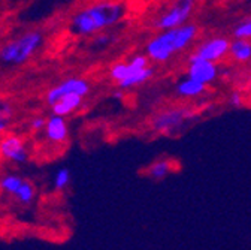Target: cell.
I'll return each instance as SVG.
<instances>
[{
  "label": "cell",
  "instance_id": "1",
  "mask_svg": "<svg viewBox=\"0 0 251 250\" xmlns=\"http://www.w3.org/2000/svg\"><path fill=\"white\" fill-rule=\"evenodd\" d=\"M126 15V6L118 0H102L76 11L69 21L71 33L79 38L94 36L118 24Z\"/></svg>",
  "mask_w": 251,
  "mask_h": 250
},
{
  "label": "cell",
  "instance_id": "2",
  "mask_svg": "<svg viewBox=\"0 0 251 250\" xmlns=\"http://www.w3.org/2000/svg\"><path fill=\"white\" fill-rule=\"evenodd\" d=\"M199 35V27L195 23H185L179 27L163 30L145 45V54L150 60L165 63L175 54L184 51Z\"/></svg>",
  "mask_w": 251,
  "mask_h": 250
},
{
  "label": "cell",
  "instance_id": "3",
  "mask_svg": "<svg viewBox=\"0 0 251 250\" xmlns=\"http://www.w3.org/2000/svg\"><path fill=\"white\" fill-rule=\"evenodd\" d=\"M44 41L45 38L41 30L24 32L0 47V61L9 66L24 65L42 48Z\"/></svg>",
  "mask_w": 251,
  "mask_h": 250
},
{
  "label": "cell",
  "instance_id": "4",
  "mask_svg": "<svg viewBox=\"0 0 251 250\" xmlns=\"http://www.w3.org/2000/svg\"><path fill=\"white\" fill-rule=\"evenodd\" d=\"M192 118L188 108H169L157 112L150 120V128L160 135H174L182 129L184 124Z\"/></svg>",
  "mask_w": 251,
  "mask_h": 250
},
{
  "label": "cell",
  "instance_id": "5",
  "mask_svg": "<svg viewBox=\"0 0 251 250\" xmlns=\"http://www.w3.org/2000/svg\"><path fill=\"white\" fill-rule=\"evenodd\" d=\"M195 5L196 0H175L174 5L155 21V27L168 30L185 24L193 14Z\"/></svg>",
  "mask_w": 251,
  "mask_h": 250
},
{
  "label": "cell",
  "instance_id": "6",
  "mask_svg": "<svg viewBox=\"0 0 251 250\" xmlns=\"http://www.w3.org/2000/svg\"><path fill=\"white\" fill-rule=\"evenodd\" d=\"M91 90L90 83L85 78H78V77H71L60 81L58 84L52 85L47 93H45V102L48 107H51L54 102H57L61 96L66 95H79V96H87Z\"/></svg>",
  "mask_w": 251,
  "mask_h": 250
},
{
  "label": "cell",
  "instance_id": "7",
  "mask_svg": "<svg viewBox=\"0 0 251 250\" xmlns=\"http://www.w3.org/2000/svg\"><path fill=\"white\" fill-rule=\"evenodd\" d=\"M0 158L15 165H24L30 158V151L20 135L3 134L0 138Z\"/></svg>",
  "mask_w": 251,
  "mask_h": 250
},
{
  "label": "cell",
  "instance_id": "8",
  "mask_svg": "<svg viewBox=\"0 0 251 250\" xmlns=\"http://www.w3.org/2000/svg\"><path fill=\"white\" fill-rule=\"evenodd\" d=\"M187 77H190L205 85L214 83L218 77V66L215 61H209L205 58H199L196 56H190L188 58V69Z\"/></svg>",
  "mask_w": 251,
  "mask_h": 250
},
{
  "label": "cell",
  "instance_id": "9",
  "mask_svg": "<svg viewBox=\"0 0 251 250\" xmlns=\"http://www.w3.org/2000/svg\"><path fill=\"white\" fill-rule=\"evenodd\" d=\"M229 48H230V41L227 38L214 36V38L203 41L196 48L193 56H196L199 58L209 60V61H218V60H222L226 54H229Z\"/></svg>",
  "mask_w": 251,
  "mask_h": 250
},
{
  "label": "cell",
  "instance_id": "10",
  "mask_svg": "<svg viewBox=\"0 0 251 250\" xmlns=\"http://www.w3.org/2000/svg\"><path fill=\"white\" fill-rule=\"evenodd\" d=\"M44 137L50 144H54V145L66 144L69 139V124H68L66 117L51 114L47 118Z\"/></svg>",
  "mask_w": 251,
  "mask_h": 250
},
{
  "label": "cell",
  "instance_id": "11",
  "mask_svg": "<svg viewBox=\"0 0 251 250\" xmlns=\"http://www.w3.org/2000/svg\"><path fill=\"white\" fill-rule=\"evenodd\" d=\"M84 104V96L79 95H66L61 96L57 102H54L51 108V114H57L61 117H69L76 112Z\"/></svg>",
  "mask_w": 251,
  "mask_h": 250
},
{
  "label": "cell",
  "instance_id": "12",
  "mask_svg": "<svg viewBox=\"0 0 251 250\" xmlns=\"http://www.w3.org/2000/svg\"><path fill=\"white\" fill-rule=\"evenodd\" d=\"M206 85L203 83H199L190 77H185L182 78L181 81L176 83V95L179 98H184V99H195L201 95H203Z\"/></svg>",
  "mask_w": 251,
  "mask_h": 250
},
{
  "label": "cell",
  "instance_id": "13",
  "mask_svg": "<svg viewBox=\"0 0 251 250\" xmlns=\"http://www.w3.org/2000/svg\"><path fill=\"white\" fill-rule=\"evenodd\" d=\"M176 171V164L172 159H159V161H154L147 169L145 174L151 178V180H163L166 178L171 172Z\"/></svg>",
  "mask_w": 251,
  "mask_h": 250
},
{
  "label": "cell",
  "instance_id": "14",
  "mask_svg": "<svg viewBox=\"0 0 251 250\" xmlns=\"http://www.w3.org/2000/svg\"><path fill=\"white\" fill-rule=\"evenodd\" d=\"M229 54L239 63H247L251 60V41L244 38H235L230 41Z\"/></svg>",
  "mask_w": 251,
  "mask_h": 250
},
{
  "label": "cell",
  "instance_id": "15",
  "mask_svg": "<svg viewBox=\"0 0 251 250\" xmlns=\"http://www.w3.org/2000/svg\"><path fill=\"white\" fill-rule=\"evenodd\" d=\"M152 75H154V69L151 66H147L145 69H141V71H136V72L130 74L126 80H123L121 83H118L117 87L121 88V90H124V91L126 90H130V88L138 87L139 84L148 81Z\"/></svg>",
  "mask_w": 251,
  "mask_h": 250
},
{
  "label": "cell",
  "instance_id": "16",
  "mask_svg": "<svg viewBox=\"0 0 251 250\" xmlns=\"http://www.w3.org/2000/svg\"><path fill=\"white\" fill-rule=\"evenodd\" d=\"M36 195H38V191H36V186L31 183L30 180H25L23 181V184L20 186V189L15 192L14 198L24 207L30 205L36 199Z\"/></svg>",
  "mask_w": 251,
  "mask_h": 250
},
{
  "label": "cell",
  "instance_id": "17",
  "mask_svg": "<svg viewBox=\"0 0 251 250\" xmlns=\"http://www.w3.org/2000/svg\"><path fill=\"white\" fill-rule=\"evenodd\" d=\"M24 177L15 174V172H9V174H3L0 177V191L6 195L14 196L15 192L20 189V186L23 184Z\"/></svg>",
  "mask_w": 251,
  "mask_h": 250
},
{
  "label": "cell",
  "instance_id": "18",
  "mask_svg": "<svg viewBox=\"0 0 251 250\" xmlns=\"http://www.w3.org/2000/svg\"><path fill=\"white\" fill-rule=\"evenodd\" d=\"M133 72H136V71L132 69V66H130V63H129V60H127V61H117V63H114V65L109 68V78H111L115 84H118V83H121L123 80L127 78L130 74H133Z\"/></svg>",
  "mask_w": 251,
  "mask_h": 250
},
{
  "label": "cell",
  "instance_id": "19",
  "mask_svg": "<svg viewBox=\"0 0 251 250\" xmlns=\"http://www.w3.org/2000/svg\"><path fill=\"white\" fill-rule=\"evenodd\" d=\"M14 118V108L8 101L0 99V134H6Z\"/></svg>",
  "mask_w": 251,
  "mask_h": 250
},
{
  "label": "cell",
  "instance_id": "20",
  "mask_svg": "<svg viewBox=\"0 0 251 250\" xmlns=\"http://www.w3.org/2000/svg\"><path fill=\"white\" fill-rule=\"evenodd\" d=\"M72 181V175H71V171L68 168H60L54 177H52V187H54V191L57 192H63V191H66L69 184Z\"/></svg>",
  "mask_w": 251,
  "mask_h": 250
},
{
  "label": "cell",
  "instance_id": "21",
  "mask_svg": "<svg viewBox=\"0 0 251 250\" xmlns=\"http://www.w3.org/2000/svg\"><path fill=\"white\" fill-rule=\"evenodd\" d=\"M233 36L235 38H244V39H250L251 41V18L241 21L238 26H235L233 28Z\"/></svg>",
  "mask_w": 251,
  "mask_h": 250
},
{
  "label": "cell",
  "instance_id": "22",
  "mask_svg": "<svg viewBox=\"0 0 251 250\" xmlns=\"http://www.w3.org/2000/svg\"><path fill=\"white\" fill-rule=\"evenodd\" d=\"M45 124H47V117L44 115H33L28 120V128L31 132H44L45 129Z\"/></svg>",
  "mask_w": 251,
  "mask_h": 250
},
{
  "label": "cell",
  "instance_id": "23",
  "mask_svg": "<svg viewBox=\"0 0 251 250\" xmlns=\"http://www.w3.org/2000/svg\"><path fill=\"white\" fill-rule=\"evenodd\" d=\"M112 41H114V35L106 33V32H100V33H96V35H94V38H93V45L102 48V47L109 45Z\"/></svg>",
  "mask_w": 251,
  "mask_h": 250
},
{
  "label": "cell",
  "instance_id": "24",
  "mask_svg": "<svg viewBox=\"0 0 251 250\" xmlns=\"http://www.w3.org/2000/svg\"><path fill=\"white\" fill-rule=\"evenodd\" d=\"M242 104H244V98H242L241 93L233 91L232 95L229 96V105H230V107L239 108V107H242Z\"/></svg>",
  "mask_w": 251,
  "mask_h": 250
},
{
  "label": "cell",
  "instance_id": "25",
  "mask_svg": "<svg viewBox=\"0 0 251 250\" xmlns=\"http://www.w3.org/2000/svg\"><path fill=\"white\" fill-rule=\"evenodd\" d=\"M112 96H114L115 99H121V98L124 96V90H121V88H118V87H117V90L112 93Z\"/></svg>",
  "mask_w": 251,
  "mask_h": 250
}]
</instances>
